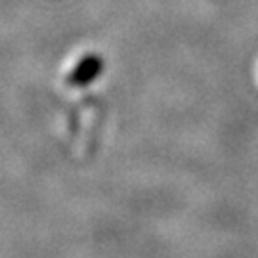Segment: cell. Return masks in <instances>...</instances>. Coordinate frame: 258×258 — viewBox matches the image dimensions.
<instances>
[{"instance_id":"obj_1","label":"cell","mask_w":258,"mask_h":258,"mask_svg":"<svg viewBox=\"0 0 258 258\" xmlns=\"http://www.w3.org/2000/svg\"><path fill=\"white\" fill-rule=\"evenodd\" d=\"M100 73H102V59L96 57V55H88L77 65L73 75L69 77V83L75 84V86H83V84H88L90 81H94Z\"/></svg>"}]
</instances>
